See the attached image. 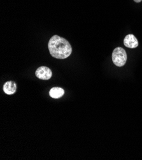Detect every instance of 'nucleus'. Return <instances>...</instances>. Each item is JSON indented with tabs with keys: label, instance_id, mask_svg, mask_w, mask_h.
<instances>
[{
	"label": "nucleus",
	"instance_id": "f257e3e1",
	"mask_svg": "<svg viewBox=\"0 0 142 160\" xmlns=\"http://www.w3.org/2000/svg\"><path fill=\"white\" fill-rule=\"evenodd\" d=\"M48 48L52 57L60 59L67 58L72 52V48L69 42L58 35H54L50 39Z\"/></svg>",
	"mask_w": 142,
	"mask_h": 160
},
{
	"label": "nucleus",
	"instance_id": "f03ea898",
	"mask_svg": "<svg viewBox=\"0 0 142 160\" xmlns=\"http://www.w3.org/2000/svg\"><path fill=\"white\" fill-rule=\"evenodd\" d=\"M112 61L117 67H123L127 61V54L122 47H117L112 53Z\"/></svg>",
	"mask_w": 142,
	"mask_h": 160
},
{
	"label": "nucleus",
	"instance_id": "7ed1b4c3",
	"mask_svg": "<svg viewBox=\"0 0 142 160\" xmlns=\"http://www.w3.org/2000/svg\"><path fill=\"white\" fill-rule=\"evenodd\" d=\"M35 75L40 79L49 80L51 78L52 73L49 68L47 67H41L36 70Z\"/></svg>",
	"mask_w": 142,
	"mask_h": 160
},
{
	"label": "nucleus",
	"instance_id": "20e7f679",
	"mask_svg": "<svg viewBox=\"0 0 142 160\" xmlns=\"http://www.w3.org/2000/svg\"><path fill=\"white\" fill-rule=\"evenodd\" d=\"M124 44L125 47L134 49V48H136L138 46V42L133 35L130 34L124 38Z\"/></svg>",
	"mask_w": 142,
	"mask_h": 160
},
{
	"label": "nucleus",
	"instance_id": "39448f33",
	"mask_svg": "<svg viewBox=\"0 0 142 160\" xmlns=\"http://www.w3.org/2000/svg\"><path fill=\"white\" fill-rule=\"evenodd\" d=\"M17 89V86L13 81L7 82L3 86V91L7 94H13L15 92Z\"/></svg>",
	"mask_w": 142,
	"mask_h": 160
},
{
	"label": "nucleus",
	"instance_id": "423d86ee",
	"mask_svg": "<svg viewBox=\"0 0 142 160\" xmlns=\"http://www.w3.org/2000/svg\"><path fill=\"white\" fill-rule=\"evenodd\" d=\"M64 94H65L64 89L58 87L52 88L49 92V94L51 97L52 98H56V99L62 97V96L64 95Z\"/></svg>",
	"mask_w": 142,
	"mask_h": 160
},
{
	"label": "nucleus",
	"instance_id": "0eeeda50",
	"mask_svg": "<svg viewBox=\"0 0 142 160\" xmlns=\"http://www.w3.org/2000/svg\"><path fill=\"white\" fill-rule=\"evenodd\" d=\"M134 1L136 2V3H140V2H141L142 0H134Z\"/></svg>",
	"mask_w": 142,
	"mask_h": 160
}]
</instances>
